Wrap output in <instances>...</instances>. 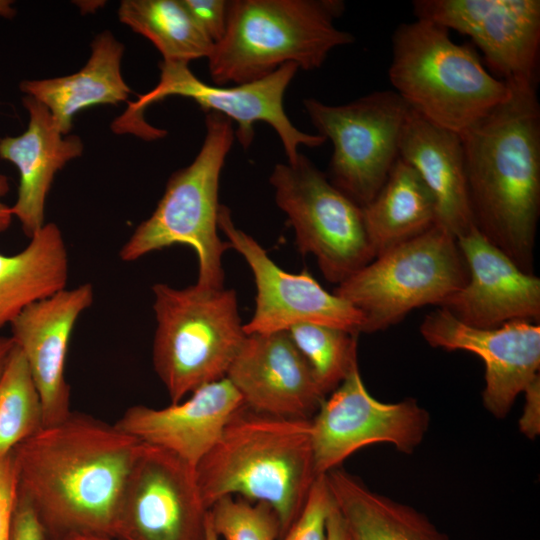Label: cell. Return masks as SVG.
I'll return each mask as SVG.
<instances>
[{
  "instance_id": "6da1fadb",
  "label": "cell",
  "mask_w": 540,
  "mask_h": 540,
  "mask_svg": "<svg viewBox=\"0 0 540 540\" xmlns=\"http://www.w3.org/2000/svg\"><path fill=\"white\" fill-rule=\"evenodd\" d=\"M144 442L93 416L72 412L14 450L18 493L46 538L93 533L116 538L127 480Z\"/></svg>"
},
{
  "instance_id": "7a4b0ae2",
  "label": "cell",
  "mask_w": 540,
  "mask_h": 540,
  "mask_svg": "<svg viewBox=\"0 0 540 540\" xmlns=\"http://www.w3.org/2000/svg\"><path fill=\"white\" fill-rule=\"evenodd\" d=\"M508 97L460 134L474 227L523 271L534 274L540 214L537 87Z\"/></svg>"
},
{
  "instance_id": "3957f363",
  "label": "cell",
  "mask_w": 540,
  "mask_h": 540,
  "mask_svg": "<svg viewBox=\"0 0 540 540\" xmlns=\"http://www.w3.org/2000/svg\"><path fill=\"white\" fill-rule=\"evenodd\" d=\"M209 509L224 496L265 502L281 537L297 520L317 479L311 420L273 416L243 405L195 468Z\"/></svg>"
},
{
  "instance_id": "277c9868",
  "label": "cell",
  "mask_w": 540,
  "mask_h": 540,
  "mask_svg": "<svg viewBox=\"0 0 540 540\" xmlns=\"http://www.w3.org/2000/svg\"><path fill=\"white\" fill-rule=\"evenodd\" d=\"M340 0H231L223 37L208 56L215 85L252 82L287 63L306 71L320 68L329 53L354 36L334 21Z\"/></svg>"
},
{
  "instance_id": "5b68a950",
  "label": "cell",
  "mask_w": 540,
  "mask_h": 540,
  "mask_svg": "<svg viewBox=\"0 0 540 540\" xmlns=\"http://www.w3.org/2000/svg\"><path fill=\"white\" fill-rule=\"evenodd\" d=\"M388 76L410 109L457 134L510 93L504 81L487 71L473 46L455 43L449 30L423 19L402 23L393 32Z\"/></svg>"
},
{
  "instance_id": "8992f818",
  "label": "cell",
  "mask_w": 540,
  "mask_h": 540,
  "mask_svg": "<svg viewBox=\"0 0 540 540\" xmlns=\"http://www.w3.org/2000/svg\"><path fill=\"white\" fill-rule=\"evenodd\" d=\"M205 137L193 162L174 172L155 210L142 221L120 249L133 262L173 245L192 247L198 259L196 285L224 288L223 255L230 247L218 235L219 181L235 132L232 121L205 112Z\"/></svg>"
},
{
  "instance_id": "52a82bcc",
  "label": "cell",
  "mask_w": 540,
  "mask_h": 540,
  "mask_svg": "<svg viewBox=\"0 0 540 540\" xmlns=\"http://www.w3.org/2000/svg\"><path fill=\"white\" fill-rule=\"evenodd\" d=\"M153 366L171 403L226 377L245 338L232 289L152 287Z\"/></svg>"
},
{
  "instance_id": "ba28073f",
  "label": "cell",
  "mask_w": 540,
  "mask_h": 540,
  "mask_svg": "<svg viewBox=\"0 0 540 540\" xmlns=\"http://www.w3.org/2000/svg\"><path fill=\"white\" fill-rule=\"evenodd\" d=\"M468 277L456 237L436 224L376 256L334 293L362 313V333H372L398 323L413 309L440 307Z\"/></svg>"
},
{
  "instance_id": "9c48e42d",
  "label": "cell",
  "mask_w": 540,
  "mask_h": 540,
  "mask_svg": "<svg viewBox=\"0 0 540 540\" xmlns=\"http://www.w3.org/2000/svg\"><path fill=\"white\" fill-rule=\"evenodd\" d=\"M160 80L149 92L128 103L127 110L113 123L115 133H131L147 140L156 137L158 129L147 124L143 111L169 96H182L195 101L205 112H217L237 123L235 135L244 149L254 140V126L263 121L279 136L288 162L296 161L301 145L315 148L326 139L297 129L283 107L287 87L299 67L287 63L268 76L232 86L210 85L197 78L189 64L162 61Z\"/></svg>"
},
{
  "instance_id": "30bf717a",
  "label": "cell",
  "mask_w": 540,
  "mask_h": 540,
  "mask_svg": "<svg viewBox=\"0 0 540 540\" xmlns=\"http://www.w3.org/2000/svg\"><path fill=\"white\" fill-rule=\"evenodd\" d=\"M269 182L294 228L299 251L316 258L328 281L338 285L375 258L362 207L304 154L293 163L276 164Z\"/></svg>"
},
{
  "instance_id": "8fae6325",
  "label": "cell",
  "mask_w": 540,
  "mask_h": 540,
  "mask_svg": "<svg viewBox=\"0 0 540 540\" xmlns=\"http://www.w3.org/2000/svg\"><path fill=\"white\" fill-rule=\"evenodd\" d=\"M318 134L333 145L329 181L360 207L387 180L399 158L409 106L394 90L374 91L344 105L303 99Z\"/></svg>"
},
{
  "instance_id": "7c38bea8",
  "label": "cell",
  "mask_w": 540,
  "mask_h": 540,
  "mask_svg": "<svg viewBox=\"0 0 540 540\" xmlns=\"http://www.w3.org/2000/svg\"><path fill=\"white\" fill-rule=\"evenodd\" d=\"M430 415L414 398L385 403L366 389L356 367L325 398L311 419L315 471L325 475L357 450L390 443L412 454L429 429Z\"/></svg>"
},
{
  "instance_id": "4fadbf2b",
  "label": "cell",
  "mask_w": 540,
  "mask_h": 540,
  "mask_svg": "<svg viewBox=\"0 0 540 540\" xmlns=\"http://www.w3.org/2000/svg\"><path fill=\"white\" fill-rule=\"evenodd\" d=\"M208 510L195 469L172 452L144 443L126 483L116 538L206 540Z\"/></svg>"
},
{
  "instance_id": "5bb4252c",
  "label": "cell",
  "mask_w": 540,
  "mask_h": 540,
  "mask_svg": "<svg viewBox=\"0 0 540 540\" xmlns=\"http://www.w3.org/2000/svg\"><path fill=\"white\" fill-rule=\"evenodd\" d=\"M412 7L416 19L469 36L508 86L537 87L539 0H416Z\"/></svg>"
},
{
  "instance_id": "9a60e30c",
  "label": "cell",
  "mask_w": 540,
  "mask_h": 540,
  "mask_svg": "<svg viewBox=\"0 0 540 540\" xmlns=\"http://www.w3.org/2000/svg\"><path fill=\"white\" fill-rule=\"evenodd\" d=\"M218 227L231 248L243 256L256 284V304L252 318L243 328L246 335L287 331L300 323L362 333V313L335 293L326 291L307 271H284L250 235L237 228L231 212L220 205Z\"/></svg>"
},
{
  "instance_id": "2e32d148",
  "label": "cell",
  "mask_w": 540,
  "mask_h": 540,
  "mask_svg": "<svg viewBox=\"0 0 540 540\" xmlns=\"http://www.w3.org/2000/svg\"><path fill=\"white\" fill-rule=\"evenodd\" d=\"M420 333L435 348L476 354L485 364L484 407L504 418L518 395L539 377L540 326L515 320L494 328L466 325L440 308L424 318Z\"/></svg>"
},
{
  "instance_id": "e0dca14e",
  "label": "cell",
  "mask_w": 540,
  "mask_h": 540,
  "mask_svg": "<svg viewBox=\"0 0 540 540\" xmlns=\"http://www.w3.org/2000/svg\"><path fill=\"white\" fill-rule=\"evenodd\" d=\"M457 242L468 268V281L440 308L479 328L515 320L539 324L540 279L520 269L474 226Z\"/></svg>"
},
{
  "instance_id": "ac0fdd59",
  "label": "cell",
  "mask_w": 540,
  "mask_h": 540,
  "mask_svg": "<svg viewBox=\"0 0 540 540\" xmlns=\"http://www.w3.org/2000/svg\"><path fill=\"white\" fill-rule=\"evenodd\" d=\"M226 378L245 406L273 416L311 420L326 398L288 331L247 335Z\"/></svg>"
},
{
  "instance_id": "d6986e66",
  "label": "cell",
  "mask_w": 540,
  "mask_h": 540,
  "mask_svg": "<svg viewBox=\"0 0 540 540\" xmlns=\"http://www.w3.org/2000/svg\"><path fill=\"white\" fill-rule=\"evenodd\" d=\"M93 301L90 283L65 288L28 306L10 324L11 338L26 359L40 397L43 426L71 413L65 361L76 322Z\"/></svg>"
},
{
  "instance_id": "ffe728a7",
  "label": "cell",
  "mask_w": 540,
  "mask_h": 540,
  "mask_svg": "<svg viewBox=\"0 0 540 540\" xmlns=\"http://www.w3.org/2000/svg\"><path fill=\"white\" fill-rule=\"evenodd\" d=\"M243 405L240 393L225 377L164 408L131 406L114 424L144 443L172 452L195 469Z\"/></svg>"
},
{
  "instance_id": "44dd1931",
  "label": "cell",
  "mask_w": 540,
  "mask_h": 540,
  "mask_svg": "<svg viewBox=\"0 0 540 540\" xmlns=\"http://www.w3.org/2000/svg\"><path fill=\"white\" fill-rule=\"evenodd\" d=\"M22 102L29 115L27 129L19 136L0 139V158L18 169L19 185L11 211L30 238L46 223V199L55 175L82 155L84 145L76 135H63L42 103L28 95Z\"/></svg>"
},
{
  "instance_id": "7402d4cb",
  "label": "cell",
  "mask_w": 540,
  "mask_h": 540,
  "mask_svg": "<svg viewBox=\"0 0 540 540\" xmlns=\"http://www.w3.org/2000/svg\"><path fill=\"white\" fill-rule=\"evenodd\" d=\"M399 158L416 170L434 197L437 224L456 239L467 233L474 225L460 134L437 126L410 109Z\"/></svg>"
},
{
  "instance_id": "603a6c76",
  "label": "cell",
  "mask_w": 540,
  "mask_h": 540,
  "mask_svg": "<svg viewBox=\"0 0 540 540\" xmlns=\"http://www.w3.org/2000/svg\"><path fill=\"white\" fill-rule=\"evenodd\" d=\"M124 45L108 30L95 36L86 64L60 77L25 80L20 90L48 108L63 135L74 116L95 105H116L128 99L131 89L121 72Z\"/></svg>"
},
{
  "instance_id": "cb8c5ba5",
  "label": "cell",
  "mask_w": 540,
  "mask_h": 540,
  "mask_svg": "<svg viewBox=\"0 0 540 540\" xmlns=\"http://www.w3.org/2000/svg\"><path fill=\"white\" fill-rule=\"evenodd\" d=\"M324 476L351 540H450L424 513L371 490L346 470Z\"/></svg>"
},
{
  "instance_id": "d4e9b609",
  "label": "cell",
  "mask_w": 540,
  "mask_h": 540,
  "mask_svg": "<svg viewBox=\"0 0 540 540\" xmlns=\"http://www.w3.org/2000/svg\"><path fill=\"white\" fill-rule=\"evenodd\" d=\"M68 276V251L55 223H45L18 253L0 252V330L28 306L67 288Z\"/></svg>"
},
{
  "instance_id": "484cf974",
  "label": "cell",
  "mask_w": 540,
  "mask_h": 540,
  "mask_svg": "<svg viewBox=\"0 0 540 540\" xmlns=\"http://www.w3.org/2000/svg\"><path fill=\"white\" fill-rule=\"evenodd\" d=\"M362 210L375 257L437 224L434 197L416 170L401 158Z\"/></svg>"
},
{
  "instance_id": "4316f807",
  "label": "cell",
  "mask_w": 540,
  "mask_h": 540,
  "mask_svg": "<svg viewBox=\"0 0 540 540\" xmlns=\"http://www.w3.org/2000/svg\"><path fill=\"white\" fill-rule=\"evenodd\" d=\"M121 23L144 36L167 62L189 64L210 55L214 43L203 33L181 0H124Z\"/></svg>"
},
{
  "instance_id": "83f0119b",
  "label": "cell",
  "mask_w": 540,
  "mask_h": 540,
  "mask_svg": "<svg viewBox=\"0 0 540 540\" xmlns=\"http://www.w3.org/2000/svg\"><path fill=\"white\" fill-rule=\"evenodd\" d=\"M43 426L40 397L16 346L0 378V458Z\"/></svg>"
},
{
  "instance_id": "f1b7e54d",
  "label": "cell",
  "mask_w": 540,
  "mask_h": 540,
  "mask_svg": "<svg viewBox=\"0 0 540 540\" xmlns=\"http://www.w3.org/2000/svg\"><path fill=\"white\" fill-rule=\"evenodd\" d=\"M287 331L325 396L358 367V335L312 323H300Z\"/></svg>"
},
{
  "instance_id": "f546056e",
  "label": "cell",
  "mask_w": 540,
  "mask_h": 540,
  "mask_svg": "<svg viewBox=\"0 0 540 540\" xmlns=\"http://www.w3.org/2000/svg\"><path fill=\"white\" fill-rule=\"evenodd\" d=\"M210 524L224 540H280L281 525L275 510L265 502L224 496L208 510Z\"/></svg>"
},
{
  "instance_id": "4dcf8cb0",
  "label": "cell",
  "mask_w": 540,
  "mask_h": 540,
  "mask_svg": "<svg viewBox=\"0 0 540 540\" xmlns=\"http://www.w3.org/2000/svg\"><path fill=\"white\" fill-rule=\"evenodd\" d=\"M332 506L325 476H318L302 512L280 540H327V519Z\"/></svg>"
},
{
  "instance_id": "1f68e13d",
  "label": "cell",
  "mask_w": 540,
  "mask_h": 540,
  "mask_svg": "<svg viewBox=\"0 0 540 540\" xmlns=\"http://www.w3.org/2000/svg\"><path fill=\"white\" fill-rule=\"evenodd\" d=\"M196 24L215 44L224 35L229 1L226 0H181Z\"/></svg>"
},
{
  "instance_id": "d6a6232c",
  "label": "cell",
  "mask_w": 540,
  "mask_h": 540,
  "mask_svg": "<svg viewBox=\"0 0 540 540\" xmlns=\"http://www.w3.org/2000/svg\"><path fill=\"white\" fill-rule=\"evenodd\" d=\"M18 498V473L13 451L0 458V540H9Z\"/></svg>"
},
{
  "instance_id": "836d02e7",
  "label": "cell",
  "mask_w": 540,
  "mask_h": 540,
  "mask_svg": "<svg viewBox=\"0 0 540 540\" xmlns=\"http://www.w3.org/2000/svg\"><path fill=\"white\" fill-rule=\"evenodd\" d=\"M46 536L32 506L19 495L15 505L9 540H45Z\"/></svg>"
},
{
  "instance_id": "e575fe53",
  "label": "cell",
  "mask_w": 540,
  "mask_h": 540,
  "mask_svg": "<svg viewBox=\"0 0 540 540\" xmlns=\"http://www.w3.org/2000/svg\"><path fill=\"white\" fill-rule=\"evenodd\" d=\"M526 397L525 410L519 425L521 431L529 438L539 433L540 410V376L537 377L524 391Z\"/></svg>"
},
{
  "instance_id": "d590c367",
  "label": "cell",
  "mask_w": 540,
  "mask_h": 540,
  "mask_svg": "<svg viewBox=\"0 0 540 540\" xmlns=\"http://www.w3.org/2000/svg\"><path fill=\"white\" fill-rule=\"evenodd\" d=\"M327 540H351L345 523L334 502L327 519Z\"/></svg>"
},
{
  "instance_id": "8d00e7d4",
  "label": "cell",
  "mask_w": 540,
  "mask_h": 540,
  "mask_svg": "<svg viewBox=\"0 0 540 540\" xmlns=\"http://www.w3.org/2000/svg\"><path fill=\"white\" fill-rule=\"evenodd\" d=\"M8 191V178L0 173V233H3L9 228L14 218L12 215L11 206L7 205L2 200V198L8 193Z\"/></svg>"
},
{
  "instance_id": "74e56055",
  "label": "cell",
  "mask_w": 540,
  "mask_h": 540,
  "mask_svg": "<svg viewBox=\"0 0 540 540\" xmlns=\"http://www.w3.org/2000/svg\"><path fill=\"white\" fill-rule=\"evenodd\" d=\"M16 347L14 340L10 337L0 336V378L9 362V359Z\"/></svg>"
},
{
  "instance_id": "f35d334b",
  "label": "cell",
  "mask_w": 540,
  "mask_h": 540,
  "mask_svg": "<svg viewBox=\"0 0 540 540\" xmlns=\"http://www.w3.org/2000/svg\"><path fill=\"white\" fill-rule=\"evenodd\" d=\"M45 540H120L118 538L107 536V535H101V534H93V533H70L58 537L53 538H46Z\"/></svg>"
},
{
  "instance_id": "ab89813d",
  "label": "cell",
  "mask_w": 540,
  "mask_h": 540,
  "mask_svg": "<svg viewBox=\"0 0 540 540\" xmlns=\"http://www.w3.org/2000/svg\"><path fill=\"white\" fill-rule=\"evenodd\" d=\"M12 1L0 0V16L4 18H11L15 14V9L12 6Z\"/></svg>"
},
{
  "instance_id": "60d3db41",
  "label": "cell",
  "mask_w": 540,
  "mask_h": 540,
  "mask_svg": "<svg viewBox=\"0 0 540 540\" xmlns=\"http://www.w3.org/2000/svg\"><path fill=\"white\" fill-rule=\"evenodd\" d=\"M206 540H218L217 534L214 532L209 518L207 516V526H206Z\"/></svg>"
}]
</instances>
